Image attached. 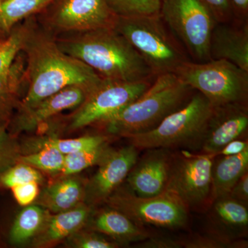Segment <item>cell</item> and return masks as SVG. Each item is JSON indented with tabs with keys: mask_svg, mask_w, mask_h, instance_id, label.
<instances>
[{
	"mask_svg": "<svg viewBox=\"0 0 248 248\" xmlns=\"http://www.w3.org/2000/svg\"><path fill=\"white\" fill-rule=\"evenodd\" d=\"M22 52L28 89L17 110L35 105L68 86H97L102 81L92 68L62 51L55 37L32 24Z\"/></svg>",
	"mask_w": 248,
	"mask_h": 248,
	"instance_id": "6da1fadb",
	"label": "cell"
},
{
	"mask_svg": "<svg viewBox=\"0 0 248 248\" xmlns=\"http://www.w3.org/2000/svg\"><path fill=\"white\" fill-rule=\"evenodd\" d=\"M55 37L62 51L82 62L102 79L138 81L154 80L156 77L114 27Z\"/></svg>",
	"mask_w": 248,
	"mask_h": 248,
	"instance_id": "7a4b0ae2",
	"label": "cell"
},
{
	"mask_svg": "<svg viewBox=\"0 0 248 248\" xmlns=\"http://www.w3.org/2000/svg\"><path fill=\"white\" fill-rule=\"evenodd\" d=\"M194 92L175 73L159 75L136 100L97 126L113 138L146 133L184 107Z\"/></svg>",
	"mask_w": 248,
	"mask_h": 248,
	"instance_id": "3957f363",
	"label": "cell"
},
{
	"mask_svg": "<svg viewBox=\"0 0 248 248\" xmlns=\"http://www.w3.org/2000/svg\"><path fill=\"white\" fill-rule=\"evenodd\" d=\"M213 112L208 99L196 91L184 107L166 117L156 128L126 139L139 151L151 148L201 151Z\"/></svg>",
	"mask_w": 248,
	"mask_h": 248,
	"instance_id": "277c9868",
	"label": "cell"
},
{
	"mask_svg": "<svg viewBox=\"0 0 248 248\" xmlns=\"http://www.w3.org/2000/svg\"><path fill=\"white\" fill-rule=\"evenodd\" d=\"M114 28L130 42L156 76L174 73L190 61L185 49L160 14L117 17Z\"/></svg>",
	"mask_w": 248,
	"mask_h": 248,
	"instance_id": "5b68a950",
	"label": "cell"
},
{
	"mask_svg": "<svg viewBox=\"0 0 248 248\" xmlns=\"http://www.w3.org/2000/svg\"><path fill=\"white\" fill-rule=\"evenodd\" d=\"M176 75L197 92L203 94L213 108L248 105V71L224 60L187 61Z\"/></svg>",
	"mask_w": 248,
	"mask_h": 248,
	"instance_id": "8992f818",
	"label": "cell"
},
{
	"mask_svg": "<svg viewBox=\"0 0 248 248\" xmlns=\"http://www.w3.org/2000/svg\"><path fill=\"white\" fill-rule=\"evenodd\" d=\"M160 16L194 62L210 60V37L217 22L203 0H162Z\"/></svg>",
	"mask_w": 248,
	"mask_h": 248,
	"instance_id": "52a82bcc",
	"label": "cell"
},
{
	"mask_svg": "<svg viewBox=\"0 0 248 248\" xmlns=\"http://www.w3.org/2000/svg\"><path fill=\"white\" fill-rule=\"evenodd\" d=\"M154 80L138 81L102 79L68 117L67 130L99 125L136 100Z\"/></svg>",
	"mask_w": 248,
	"mask_h": 248,
	"instance_id": "ba28073f",
	"label": "cell"
},
{
	"mask_svg": "<svg viewBox=\"0 0 248 248\" xmlns=\"http://www.w3.org/2000/svg\"><path fill=\"white\" fill-rule=\"evenodd\" d=\"M39 14L41 27L54 37L114 27L117 18L107 0H53Z\"/></svg>",
	"mask_w": 248,
	"mask_h": 248,
	"instance_id": "9c48e42d",
	"label": "cell"
},
{
	"mask_svg": "<svg viewBox=\"0 0 248 248\" xmlns=\"http://www.w3.org/2000/svg\"><path fill=\"white\" fill-rule=\"evenodd\" d=\"M216 155L182 151L173 154L165 192L178 199L190 210L212 203V169Z\"/></svg>",
	"mask_w": 248,
	"mask_h": 248,
	"instance_id": "30bf717a",
	"label": "cell"
},
{
	"mask_svg": "<svg viewBox=\"0 0 248 248\" xmlns=\"http://www.w3.org/2000/svg\"><path fill=\"white\" fill-rule=\"evenodd\" d=\"M105 203L143 227L179 229L188 221V209L166 192L156 197H141L130 190H117Z\"/></svg>",
	"mask_w": 248,
	"mask_h": 248,
	"instance_id": "8fae6325",
	"label": "cell"
},
{
	"mask_svg": "<svg viewBox=\"0 0 248 248\" xmlns=\"http://www.w3.org/2000/svg\"><path fill=\"white\" fill-rule=\"evenodd\" d=\"M139 150L133 145L111 148L99 163L95 174L85 186L84 203L94 208L106 201L126 179L139 158Z\"/></svg>",
	"mask_w": 248,
	"mask_h": 248,
	"instance_id": "7c38bea8",
	"label": "cell"
},
{
	"mask_svg": "<svg viewBox=\"0 0 248 248\" xmlns=\"http://www.w3.org/2000/svg\"><path fill=\"white\" fill-rule=\"evenodd\" d=\"M93 89L79 85L68 86L32 107L17 110L9 121L8 130L15 137L20 133L35 131L42 124L57 117L63 111L79 107Z\"/></svg>",
	"mask_w": 248,
	"mask_h": 248,
	"instance_id": "4fadbf2b",
	"label": "cell"
},
{
	"mask_svg": "<svg viewBox=\"0 0 248 248\" xmlns=\"http://www.w3.org/2000/svg\"><path fill=\"white\" fill-rule=\"evenodd\" d=\"M173 154L166 148L146 149L126 177L129 190L141 197L164 193L167 186Z\"/></svg>",
	"mask_w": 248,
	"mask_h": 248,
	"instance_id": "5bb4252c",
	"label": "cell"
},
{
	"mask_svg": "<svg viewBox=\"0 0 248 248\" xmlns=\"http://www.w3.org/2000/svg\"><path fill=\"white\" fill-rule=\"evenodd\" d=\"M248 130V105L229 104L213 108L200 151L217 156L229 142L246 138Z\"/></svg>",
	"mask_w": 248,
	"mask_h": 248,
	"instance_id": "9a60e30c",
	"label": "cell"
},
{
	"mask_svg": "<svg viewBox=\"0 0 248 248\" xmlns=\"http://www.w3.org/2000/svg\"><path fill=\"white\" fill-rule=\"evenodd\" d=\"M210 60H224L248 71V21L217 22L210 37Z\"/></svg>",
	"mask_w": 248,
	"mask_h": 248,
	"instance_id": "2e32d148",
	"label": "cell"
},
{
	"mask_svg": "<svg viewBox=\"0 0 248 248\" xmlns=\"http://www.w3.org/2000/svg\"><path fill=\"white\" fill-rule=\"evenodd\" d=\"M85 228L107 236L120 246L141 242L153 236L145 227L108 205L97 210L93 209Z\"/></svg>",
	"mask_w": 248,
	"mask_h": 248,
	"instance_id": "e0dca14e",
	"label": "cell"
},
{
	"mask_svg": "<svg viewBox=\"0 0 248 248\" xmlns=\"http://www.w3.org/2000/svg\"><path fill=\"white\" fill-rule=\"evenodd\" d=\"M93 208L82 203L67 211L48 212L43 226L31 241L33 248H47L56 246L71 235L84 228Z\"/></svg>",
	"mask_w": 248,
	"mask_h": 248,
	"instance_id": "ac0fdd59",
	"label": "cell"
},
{
	"mask_svg": "<svg viewBox=\"0 0 248 248\" xmlns=\"http://www.w3.org/2000/svg\"><path fill=\"white\" fill-rule=\"evenodd\" d=\"M210 220L213 234L222 239L233 241L247 234V205L240 203L229 195L219 197L212 202Z\"/></svg>",
	"mask_w": 248,
	"mask_h": 248,
	"instance_id": "d6986e66",
	"label": "cell"
},
{
	"mask_svg": "<svg viewBox=\"0 0 248 248\" xmlns=\"http://www.w3.org/2000/svg\"><path fill=\"white\" fill-rule=\"evenodd\" d=\"M86 182L77 174L60 177L41 190L33 203L50 213L71 210L84 203Z\"/></svg>",
	"mask_w": 248,
	"mask_h": 248,
	"instance_id": "ffe728a7",
	"label": "cell"
},
{
	"mask_svg": "<svg viewBox=\"0 0 248 248\" xmlns=\"http://www.w3.org/2000/svg\"><path fill=\"white\" fill-rule=\"evenodd\" d=\"M246 172H248V149L238 155L215 156L212 169V202L228 195Z\"/></svg>",
	"mask_w": 248,
	"mask_h": 248,
	"instance_id": "44dd1931",
	"label": "cell"
},
{
	"mask_svg": "<svg viewBox=\"0 0 248 248\" xmlns=\"http://www.w3.org/2000/svg\"><path fill=\"white\" fill-rule=\"evenodd\" d=\"M48 211L36 204L25 206L15 218L8 241L11 246H21L29 244L40 231Z\"/></svg>",
	"mask_w": 248,
	"mask_h": 248,
	"instance_id": "7402d4cb",
	"label": "cell"
},
{
	"mask_svg": "<svg viewBox=\"0 0 248 248\" xmlns=\"http://www.w3.org/2000/svg\"><path fill=\"white\" fill-rule=\"evenodd\" d=\"M53 0H0V38L23 21L40 14Z\"/></svg>",
	"mask_w": 248,
	"mask_h": 248,
	"instance_id": "603a6c76",
	"label": "cell"
},
{
	"mask_svg": "<svg viewBox=\"0 0 248 248\" xmlns=\"http://www.w3.org/2000/svg\"><path fill=\"white\" fill-rule=\"evenodd\" d=\"M113 138L108 135H86L78 138L61 139L56 135L40 137L31 141L32 151L42 147H53L62 154L68 155L90 148H95L109 142Z\"/></svg>",
	"mask_w": 248,
	"mask_h": 248,
	"instance_id": "cb8c5ba5",
	"label": "cell"
},
{
	"mask_svg": "<svg viewBox=\"0 0 248 248\" xmlns=\"http://www.w3.org/2000/svg\"><path fill=\"white\" fill-rule=\"evenodd\" d=\"M32 24L31 20L26 21L24 24H19L15 27L9 35L0 38V75L9 71L22 52Z\"/></svg>",
	"mask_w": 248,
	"mask_h": 248,
	"instance_id": "d4e9b609",
	"label": "cell"
},
{
	"mask_svg": "<svg viewBox=\"0 0 248 248\" xmlns=\"http://www.w3.org/2000/svg\"><path fill=\"white\" fill-rule=\"evenodd\" d=\"M65 155L53 147H42L32 153L22 155L18 162L29 165L40 172L60 176L64 163Z\"/></svg>",
	"mask_w": 248,
	"mask_h": 248,
	"instance_id": "484cf974",
	"label": "cell"
},
{
	"mask_svg": "<svg viewBox=\"0 0 248 248\" xmlns=\"http://www.w3.org/2000/svg\"><path fill=\"white\" fill-rule=\"evenodd\" d=\"M110 147L108 142L90 149L65 155L64 163L60 177L73 175L92 166H97Z\"/></svg>",
	"mask_w": 248,
	"mask_h": 248,
	"instance_id": "4316f807",
	"label": "cell"
},
{
	"mask_svg": "<svg viewBox=\"0 0 248 248\" xmlns=\"http://www.w3.org/2000/svg\"><path fill=\"white\" fill-rule=\"evenodd\" d=\"M26 62L20 53L18 55L9 71L0 75V98L16 103L19 106L22 84L27 83Z\"/></svg>",
	"mask_w": 248,
	"mask_h": 248,
	"instance_id": "83f0119b",
	"label": "cell"
},
{
	"mask_svg": "<svg viewBox=\"0 0 248 248\" xmlns=\"http://www.w3.org/2000/svg\"><path fill=\"white\" fill-rule=\"evenodd\" d=\"M117 17H135L159 14L161 0H107Z\"/></svg>",
	"mask_w": 248,
	"mask_h": 248,
	"instance_id": "f1b7e54d",
	"label": "cell"
},
{
	"mask_svg": "<svg viewBox=\"0 0 248 248\" xmlns=\"http://www.w3.org/2000/svg\"><path fill=\"white\" fill-rule=\"evenodd\" d=\"M35 182L41 184L45 182L42 172L35 168L18 162L0 177V190L11 189L13 186Z\"/></svg>",
	"mask_w": 248,
	"mask_h": 248,
	"instance_id": "f546056e",
	"label": "cell"
},
{
	"mask_svg": "<svg viewBox=\"0 0 248 248\" xmlns=\"http://www.w3.org/2000/svg\"><path fill=\"white\" fill-rule=\"evenodd\" d=\"M22 155V146L17 137L9 133L7 125H0V177L18 163Z\"/></svg>",
	"mask_w": 248,
	"mask_h": 248,
	"instance_id": "4dcf8cb0",
	"label": "cell"
},
{
	"mask_svg": "<svg viewBox=\"0 0 248 248\" xmlns=\"http://www.w3.org/2000/svg\"><path fill=\"white\" fill-rule=\"evenodd\" d=\"M66 246L73 248H116L120 245L107 236L83 228L65 240Z\"/></svg>",
	"mask_w": 248,
	"mask_h": 248,
	"instance_id": "1f68e13d",
	"label": "cell"
},
{
	"mask_svg": "<svg viewBox=\"0 0 248 248\" xmlns=\"http://www.w3.org/2000/svg\"><path fill=\"white\" fill-rule=\"evenodd\" d=\"M40 184L32 182L13 186L11 190L15 200L22 206H27L35 202L40 192Z\"/></svg>",
	"mask_w": 248,
	"mask_h": 248,
	"instance_id": "d6a6232c",
	"label": "cell"
},
{
	"mask_svg": "<svg viewBox=\"0 0 248 248\" xmlns=\"http://www.w3.org/2000/svg\"><path fill=\"white\" fill-rule=\"evenodd\" d=\"M212 10L218 22L234 19L231 0H203Z\"/></svg>",
	"mask_w": 248,
	"mask_h": 248,
	"instance_id": "836d02e7",
	"label": "cell"
},
{
	"mask_svg": "<svg viewBox=\"0 0 248 248\" xmlns=\"http://www.w3.org/2000/svg\"><path fill=\"white\" fill-rule=\"evenodd\" d=\"M140 248H182V239L170 237H155L152 236L140 242Z\"/></svg>",
	"mask_w": 248,
	"mask_h": 248,
	"instance_id": "e575fe53",
	"label": "cell"
},
{
	"mask_svg": "<svg viewBox=\"0 0 248 248\" xmlns=\"http://www.w3.org/2000/svg\"><path fill=\"white\" fill-rule=\"evenodd\" d=\"M228 195L240 203L247 205L248 203V172L241 176L234 184Z\"/></svg>",
	"mask_w": 248,
	"mask_h": 248,
	"instance_id": "d590c367",
	"label": "cell"
},
{
	"mask_svg": "<svg viewBox=\"0 0 248 248\" xmlns=\"http://www.w3.org/2000/svg\"><path fill=\"white\" fill-rule=\"evenodd\" d=\"M244 139L233 140L222 148L217 156H231L242 153L248 149V143Z\"/></svg>",
	"mask_w": 248,
	"mask_h": 248,
	"instance_id": "8d00e7d4",
	"label": "cell"
},
{
	"mask_svg": "<svg viewBox=\"0 0 248 248\" xmlns=\"http://www.w3.org/2000/svg\"><path fill=\"white\" fill-rule=\"evenodd\" d=\"M18 104L0 98V125H7Z\"/></svg>",
	"mask_w": 248,
	"mask_h": 248,
	"instance_id": "74e56055",
	"label": "cell"
},
{
	"mask_svg": "<svg viewBox=\"0 0 248 248\" xmlns=\"http://www.w3.org/2000/svg\"><path fill=\"white\" fill-rule=\"evenodd\" d=\"M234 19L248 21V0H231Z\"/></svg>",
	"mask_w": 248,
	"mask_h": 248,
	"instance_id": "f35d334b",
	"label": "cell"
},
{
	"mask_svg": "<svg viewBox=\"0 0 248 248\" xmlns=\"http://www.w3.org/2000/svg\"><path fill=\"white\" fill-rule=\"evenodd\" d=\"M1 240L0 239V246H1Z\"/></svg>",
	"mask_w": 248,
	"mask_h": 248,
	"instance_id": "ab89813d",
	"label": "cell"
},
{
	"mask_svg": "<svg viewBox=\"0 0 248 248\" xmlns=\"http://www.w3.org/2000/svg\"><path fill=\"white\" fill-rule=\"evenodd\" d=\"M161 1H162V0H161Z\"/></svg>",
	"mask_w": 248,
	"mask_h": 248,
	"instance_id": "60d3db41",
	"label": "cell"
}]
</instances>
